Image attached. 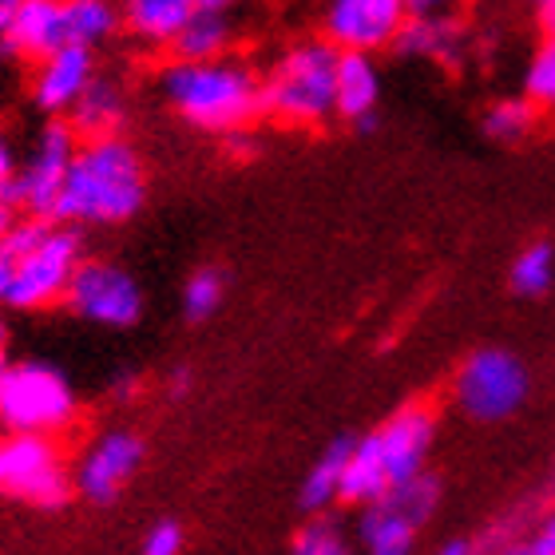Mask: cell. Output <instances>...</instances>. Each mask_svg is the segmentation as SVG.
Here are the masks:
<instances>
[{
  "label": "cell",
  "instance_id": "cell-11",
  "mask_svg": "<svg viewBox=\"0 0 555 555\" xmlns=\"http://www.w3.org/2000/svg\"><path fill=\"white\" fill-rule=\"evenodd\" d=\"M72 310L80 313L83 322L107 325V330H128L139 322L143 313V289L124 267L107 262V258H88L76 267L68 286V298H64Z\"/></svg>",
  "mask_w": 555,
  "mask_h": 555
},
{
  "label": "cell",
  "instance_id": "cell-33",
  "mask_svg": "<svg viewBox=\"0 0 555 555\" xmlns=\"http://www.w3.org/2000/svg\"><path fill=\"white\" fill-rule=\"evenodd\" d=\"M12 222H16V203H12V195H0V238H4Z\"/></svg>",
  "mask_w": 555,
  "mask_h": 555
},
{
  "label": "cell",
  "instance_id": "cell-15",
  "mask_svg": "<svg viewBox=\"0 0 555 555\" xmlns=\"http://www.w3.org/2000/svg\"><path fill=\"white\" fill-rule=\"evenodd\" d=\"M68 9L64 0H24L16 21L0 36V52L12 60H44L60 48H68Z\"/></svg>",
  "mask_w": 555,
  "mask_h": 555
},
{
  "label": "cell",
  "instance_id": "cell-38",
  "mask_svg": "<svg viewBox=\"0 0 555 555\" xmlns=\"http://www.w3.org/2000/svg\"><path fill=\"white\" fill-rule=\"evenodd\" d=\"M198 9H234L238 0H195Z\"/></svg>",
  "mask_w": 555,
  "mask_h": 555
},
{
  "label": "cell",
  "instance_id": "cell-10",
  "mask_svg": "<svg viewBox=\"0 0 555 555\" xmlns=\"http://www.w3.org/2000/svg\"><path fill=\"white\" fill-rule=\"evenodd\" d=\"M76 147H80V135H76L68 119H48L44 128L36 131L33 147L16 163V179H12L16 210L52 219L60 191H64V179L72 171V159H76Z\"/></svg>",
  "mask_w": 555,
  "mask_h": 555
},
{
  "label": "cell",
  "instance_id": "cell-9",
  "mask_svg": "<svg viewBox=\"0 0 555 555\" xmlns=\"http://www.w3.org/2000/svg\"><path fill=\"white\" fill-rule=\"evenodd\" d=\"M437 476L416 473L405 485L389 488L382 500L361 512V552L365 555H413L416 532L437 512Z\"/></svg>",
  "mask_w": 555,
  "mask_h": 555
},
{
  "label": "cell",
  "instance_id": "cell-5",
  "mask_svg": "<svg viewBox=\"0 0 555 555\" xmlns=\"http://www.w3.org/2000/svg\"><path fill=\"white\" fill-rule=\"evenodd\" d=\"M337 56L330 40H298L262 72V116L286 128H322L337 116Z\"/></svg>",
  "mask_w": 555,
  "mask_h": 555
},
{
  "label": "cell",
  "instance_id": "cell-14",
  "mask_svg": "<svg viewBox=\"0 0 555 555\" xmlns=\"http://www.w3.org/2000/svg\"><path fill=\"white\" fill-rule=\"evenodd\" d=\"M143 440L128 428L104 433L92 449L83 452L80 468H76V488L95 504H112V500L131 485V476L143 468Z\"/></svg>",
  "mask_w": 555,
  "mask_h": 555
},
{
  "label": "cell",
  "instance_id": "cell-19",
  "mask_svg": "<svg viewBox=\"0 0 555 555\" xmlns=\"http://www.w3.org/2000/svg\"><path fill=\"white\" fill-rule=\"evenodd\" d=\"M68 124L76 128L80 139H100V135H119L128 124V92L107 76H95L92 88L80 95V104L72 107Z\"/></svg>",
  "mask_w": 555,
  "mask_h": 555
},
{
  "label": "cell",
  "instance_id": "cell-37",
  "mask_svg": "<svg viewBox=\"0 0 555 555\" xmlns=\"http://www.w3.org/2000/svg\"><path fill=\"white\" fill-rule=\"evenodd\" d=\"M500 555H535V547H532V540H516V544H508Z\"/></svg>",
  "mask_w": 555,
  "mask_h": 555
},
{
  "label": "cell",
  "instance_id": "cell-1",
  "mask_svg": "<svg viewBox=\"0 0 555 555\" xmlns=\"http://www.w3.org/2000/svg\"><path fill=\"white\" fill-rule=\"evenodd\" d=\"M83 262L80 227L24 215L0 238V310H48L68 298Z\"/></svg>",
  "mask_w": 555,
  "mask_h": 555
},
{
  "label": "cell",
  "instance_id": "cell-13",
  "mask_svg": "<svg viewBox=\"0 0 555 555\" xmlns=\"http://www.w3.org/2000/svg\"><path fill=\"white\" fill-rule=\"evenodd\" d=\"M100 76L95 68V48L68 44L52 52V56L36 60L33 72V104L44 112L48 119H68L72 107L80 104V95L92 88V80Z\"/></svg>",
  "mask_w": 555,
  "mask_h": 555
},
{
  "label": "cell",
  "instance_id": "cell-30",
  "mask_svg": "<svg viewBox=\"0 0 555 555\" xmlns=\"http://www.w3.org/2000/svg\"><path fill=\"white\" fill-rule=\"evenodd\" d=\"M532 547H535V555H555V508L540 520V528H535V535H532Z\"/></svg>",
  "mask_w": 555,
  "mask_h": 555
},
{
  "label": "cell",
  "instance_id": "cell-16",
  "mask_svg": "<svg viewBox=\"0 0 555 555\" xmlns=\"http://www.w3.org/2000/svg\"><path fill=\"white\" fill-rule=\"evenodd\" d=\"M468 28L449 12H413L397 36V52L413 60H428L440 68H461L468 60Z\"/></svg>",
  "mask_w": 555,
  "mask_h": 555
},
{
  "label": "cell",
  "instance_id": "cell-26",
  "mask_svg": "<svg viewBox=\"0 0 555 555\" xmlns=\"http://www.w3.org/2000/svg\"><path fill=\"white\" fill-rule=\"evenodd\" d=\"M524 95L535 100V104L552 112L555 107V40L544 36L535 52L528 56V68H524Z\"/></svg>",
  "mask_w": 555,
  "mask_h": 555
},
{
  "label": "cell",
  "instance_id": "cell-22",
  "mask_svg": "<svg viewBox=\"0 0 555 555\" xmlns=\"http://www.w3.org/2000/svg\"><path fill=\"white\" fill-rule=\"evenodd\" d=\"M540 112L544 107L528 100V95H504V100H492L488 112L480 116V131H485L492 143H504V147H520L535 135L540 128Z\"/></svg>",
  "mask_w": 555,
  "mask_h": 555
},
{
  "label": "cell",
  "instance_id": "cell-3",
  "mask_svg": "<svg viewBox=\"0 0 555 555\" xmlns=\"http://www.w3.org/2000/svg\"><path fill=\"white\" fill-rule=\"evenodd\" d=\"M163 104L207 135H234L262 116V76L246 60H175L159 76Z\"/></svg>",
  "mask_w": 555,
  "mask_h": 555
},
{
  "label": "cell",
  "instance_id": "cell-7",
  "mask_svg": "<svg viewBox=\"0 0 555 555\" xmlns=\"http://www.w3.org/2000/svg\"><path fill=\"white\" fill-rule=\"evenodd\" d=\"M528 389H532L528 365L512 349L500 346L468 353L464 365L456 370V382H452L461 413L480 421V425H496V421L516 416L528 401Z\"/></svg>",
  "mask_w": 555,
  "mask_h": 555
},
{
  "label": "cell",
  "instance_id": "cell-4",
  "mask_svg": "<svg viewBox=\"0 0 555 555\" xmlns=\"http://www.w3.org/2000/svg\"><path fill=\"white\" fill-rule=\"evenodd\" d=\"M433 437H437V413L433 409H397L382 428H373L370 437L353 440L346 480H341V500L365 508L373 500H382L389 488L405 485L416 473H425Z\"/></svg>",
  "mask_w": 555,
  "mask_h": 555
},
{
  "label": "cell",
  "instance_id": "cell-29",
  "mask_svg": "<svg viewBox=\"0 0 555 555\" xmlns=\"http://www.w3.org/2000/svg\"><path fill=\"white\" fill-rule=\"evenodd\" d=\"M16 151L9 143V131L0 124V195H12V179H16Z\"/></svg>",
  "mask_w": 555,
  "mask_h": 555
},
{
  "label": "cell",
  "instance_id": "cell-8",
  "mask_svg": "<svg viewBox=\"0 0 555 555\" xmlns=\"http://www.w3.org/2000/svg\"><path fill=\"white\" fill-rule=\"evenodd\" d=\"M72 492V476L64 452L44 433H9L0 437V496L60 508Z\"/></svg>",
  "mask_w": 555,
  "mask_h": 555
},
{
  "label": "cell",
  "instance_id": "cell-21",
  "mask_svg": "<svg viewBox=\"0 0 555 555\" xmlns=\"http://www.w3.org/2000/svg\"><path fill=\"white\" fill-rule=\"evenodd\" d=\"M349 452H353V437H337L325 444V452L313 461V468L301 480V508L306 512H322L330 508L334 500H341V480H346V464Z\"/></svg>",
  "mask_w": 555,
  "mask_h": 555
},
{
  "label": "cell",
  "instance_id": "cell-24",
  "mask_svg": "<svg viewBox=\"0 0 555 555\" xmlns=\"http://www.w3.org/2000/svg\"><path fill=\"white\" fill-rule=\"evenodd\" d=\"M508 282L520 298H544L555 286V246L552 243H528L520 255L512 258Z\"/></svg>",
  "mask_w": 555,
  "mask_h": 555
},
{
  "label": "cell",
  "instance_id": "cell-20",
  "mask_svg": "<svg viewBox=\"0 0 555 555\" xmlns=\"http://www.w3.org/2000/svg\"><path fill=\"white\" fill-rule=\"evenodd\" d=\"M234 48V21L231 9H195V16L175 36V60H219L231 56Z\"/></svg>",
  "mask_w": 555,
  "mask_h": 555
},
{
  "label": "cell",
  "instance_id": "cell-25",
  "mask_svg": "<svg viewBox=\"0 0 555 555\" xmlns=\"http://www.w3.org/2000/svg\"><path fill=\"white\" fill-rule=\"evenodd\" d=\"M222 298H227V278H222V270L203 267V270H195V274L186 278L183 313L191 318V322H207L210 313L222 306Z\"/></svg>",
  "mask_w": 555,
  "mask_h": 555
},
{
  "label": "cell",
  "instance_id": "cell-28",
  "mask_svg": "<svg viewBox=\"0 0 555 555\" xmlns=\"http://www.w3.org/2000/svg\"><path fill=\"white\" fill-rule=\"evenodd\" d=\"M183 552V528L171 520L155 524L147 532V540H143V555H179Z\"/></svg>",
  "mask_w": 555,
  "mask_h": 555
},
{
  "label": "cell",
  "instance_id": "cell-27",
  "mask_svg": "<svg viewBox=\"0 0 555 555\" xmlns=\"http://www.w3.org/2000/svg\"><path fill=\"white\" fill-rule=\"evenodd\" d=\"M294 555H353L346 544V535L337 532L334 524L313 520L310 528H301L294 540Z\"/></svg>",
  "mask_w": 555,
  "mask_h": 555
},
{
  "label": "cell",
  "instance_id": "cell-23",
  "mask_svg": "<svg viewBox=\"0 0 555 555\" xmlns=\"http://www.w3.org/2000/svg\"><path fill=\"white\" fill-rule=\"evenodd\" d=\"M68 9V36L80 48H104L124 28L119 0H64Z\"/></svg>",
  "mask_w": 555,
  "mask_h": 555
},
{
  "label": "cell",
  "instance_id": "cell-6",
  "mask_svg": "<svg viewBox=\"0 0 555 555\" xmlns=\"http://www.w3.org/2000/svg\"><path fill=\"white\" fill-rule=\"evenodd\" d=\"M76 416L72 382L44 361H9L0 370V425L9 433L56 437Z\"/></svg>",
  "mask_w": 555,
  "mask_h": 555
},
{
  "label": "cell",
  "instance_id": "cell-17",
  "mask_svg": "<svg viewBox=\"0 0 555 555\" xmlns=\"http://www.w3.org/2000/svg\"><path fill=\"white\" fill-rule=\"evenodd\" d=\"M382 107V72L373 52H341L337 56V119L370 131Z\"/></svg>",
  "mask_w": 555,
  "mask_h": 555
},
{
  "label": "cell",
  "instance_id": "cell-18",
  "mask_svg": "<svg viewBox=\"0 0 555 555\" xmlns=\"http://www.w3.org/2000/svg\"><path fill=\"white\" fill-rule=\"evenodd\" d=\"M119 9H124V28L139 44L171 48L198 4L195 0H119Z\"/></svg>",
  "mask_w": 555,
  "mask_h": 555
},
{
  "label": "cell",
  "instance_id": "cell-35",
  "mask_svg": "<svg viewBox=\"0 0 555 555\" xmlns=\"http://www.w3.org/2000/svg\"><path fill=\"white\" fill-rule=\"evenodd\" d=\"M437 555H476V547L468 544V540H452V544H444Z\"/></svg>",
  "mask_w": 555,
  "mask_h": 555
},
{
  "label": "cell",
  "instance_id": "cell-32",
  "mask_svg": "<svg viewBox=\"0 0 555 555\" xmlns=\"http://www.w3.org/2000/svg\"><path fill=\"white\" fill-rule=\"evenodd\" d=\"M21 4H24V0H0V36H4L12 28V21H16Z\"/></svg>",
  "mask_w": 555,
  "mask_h": 555
},
{
  "label": "cell",
  "instance_id": "cell-12",
  "mask_svg": "<svg viewBox=\"0 0 555 555\" xmlns=\"http://www.w3.org/2000/svg\"><path fill=\"white\" fill-rule=\"evenodd\" d=\"M409 16V0H325L322 33L341 52H382L397 44Z\"/></svg>",
  "mask_w": 555,
  "mask_h": 555
},
{
  "label": "cell",
  "instance_id": "cell-2",
  "mask_svg": "<svg viewBox=\"0 0 555 555\" xmlns=\"http://www.w3.org/2000/svg\"><path fill=\"white\" fill-rule=\"evenodd\" d=\"M147 203V167L124 135L80 139L52 219L72 227H119Z\"/></svg>",
  "mask_w": 555,
  "mask_h": 555
},
{
  "label": "cell",
  "instance_id": "cell-31",
  "mask_svg": "<svg viewBox=\"0 0 555 555\" xmlns=\"http://www.w3.org/2000/svg\"><path fill=\"white\" fill-rule=\"evenodd\" d=\"M535 12V24H540V33L552 36L555 40V0H528Z\"/></svg>",
  "mask_w": 555,
  "mask_h": 555
},
{
  "label": "cell",
  "instance_id": "cell-36",
  "mask_svg": "<svg viewBox=\"0 0 555 555\" xmlns=\"http://www.w3.org/2000/svg\"><path fill=\"white\" fill-rule=\"evenodd\" d=\"M9 365V322L0 318V370Z\"/></svg>",
  "mask_w": 555,
  "mask_h": 555
},
{
  "label": "cell",
  "instance_id": "cell-34",
  "mask_svg": "<svg viewBox=\"0 0 555 555\" xmlns=\"http://www.w3.org/2000/svg\"><path fill=\"white\" fill-rule=\"evenodd\" d=\"M456 0H409V12H449Z\"/></svg>",
  "mask_w": 555,
  "mask_h": 555
}]
</instances>
